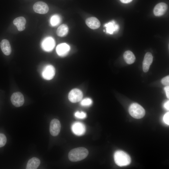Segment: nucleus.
Masks as SVG:
<instances>
[{
  "label": "nucleus",
  "instance_id": "obj_1",
  "mask_svg": "<svg viewBox=\"0 0 169 169\" xmlns=\"http://www.w3.org/2000/svg\"><path fill=\"white\" fill-rule=\"evenodd\" d=\"M89 151L87 149L83 147H78L71 150L68 154L70 161L76 162L82 160L88 156Z\"/></svg>",
  "mask_w": 169,
  "mask_h": 169
},
{
  "label": "nucleus",
  "instance_id": "obj_2",
  "mask_svg": "<svg viewBox=\"0 0 169 169\" xmlns=\"http://www.w3.org/2000/svg\"><path fill=\"white\" fill-rule=\"evenodd\" d=\"M114 161L116 165L120 166L129 165L131 162L130 156L126 152L122 151H116L114 155Z\"/></svg>",
  "mask_w": 169,
  "mask_h": 169
},
{
  "label": "nucleus",
  "instance_id": "obj_3",
  "mask_svg": "<svg viewBox=\"0 0 169 169\" xmlns=\"http://www.w3.org/2000/svg\"><path fill=\"white\" fill-rule=\"evenodd\" d=\"M129 111L130 115L133 118L137 119L143 117L145 113L143 108L136 103H132L130 105Z\"/></svg>",
  "mask_w": 169,
  "mask_h": 169
},
{
  "label": "nucleus",
  "instance_id": "obj_4",
  "mask_svg": "<svg viewBox=\"0 0 169 169\" xmlns=\"http://www.w3.org/2000/svg\"><path fill=\"white\" fill-rule=\"evenodd\" d=\"M55 45L54 39L51 37H48L42 41L41 46L42 49L46 52H50L53 50Z\"/></svg>",
  "mask_w": 169,
  "mask_h": 169
},
{
  "label": "nucleus",
  "instance_id": "obj_5",
  "mask_svg": "<svg viewBox=\"0 0 169 169\" xmlns=\"http://www.w3.org/2000/svg\"><path fill=\"white\" fill-rule=\"evenodd\" d=\"M11 100L14 106L16 107H19L24 104V98L22 93L17 92L13 94L11 97Z\"/></svg>",
  "mask_w": 169,
  "mask_h": 169
},
{
  "label": "nucleus",
  "instance_id": "obj_6",
  "mask_svg": "<svg viewBox=\"0 0 169 169\" xmlns=\"http://www.w3.org/2000/svg\"><path fill=\"white\" fill-rule=\"evenodd\" d=\"M55 74V69L51 65H47L44 68L42 73L43 77L46 80H49L52 79Z\"/></svg>",
  "mask_w": 169,
  "mask_h": 169
},
{
  "label": "nucleus",
  "instance_id": "obj_7",
  "mask_svg": "<svg viewBox=\"0 0 169 169\" xmlns=\"http://www.w3.org/2000/svg\"><path fill=\"white\" fill-rule=\"evenodd\" d=\"M83 96V93L80 90L74 89L72 90L69 93L68 98L71 102L76 103L81 100Z\"/></svg>",
  "mask_w": 169,
  "mask_h": 169
},
{
  "label": "nucleus",
  "instance_id": "obj_8",
  "mask_svg": "<svg viewBox=\"0 0 169 169\" xmlns=\"http://www.w3.org/2000/svg\"><path fill=\"white\" fill-rule=\"evenodd\" d=\"M61 125L59 121L56 119H53L50 124L49 131L50 134L53 136L58 135L60 132Z\"/></svg>",
  "mask_w": 169,
  "mask_h": 169
},
{
  "label": "nucleus",
  "instance_id": "obj_9",
  "mask_svg": "<svg viewBox=\"0 0 169 169\" xmlns=\"http://www.w3.org/2000/svg\"><path fill=\"white\" fill-rule=\"evenodd\" d=\"M33 8L34 11L40 14L46 13L49 11V8L46 3L42 1L37 2L33 5Z\"/></svg>",
  "mask_w": 169,
  "mask_h": 169
},
{
  "label": "nucleus",
  "instance_id": "obj_10",
  "mask_svg": "<svg viewBox=\"0 0 169 169\" xmlns=\"http://www.w3.org/2000/svg\"><path fill=\"white\" fill-rule=\"evenodd\" d=\"M73 133L77 136H81L84 134L85 131V127L82 123L76 122L74 123L71 126Z\"/></svg>",
  "mask_w": 169,
  "mask_h": 169
},
{
  "label": "nucleus",
  "instance_id": "obj_11",
  "mask_svg": "<svg viewBox=\"0 0 169 169\" xmlns=\"http://www.w3.org/2000/svg\"><path fill=\"white\" fill-rule=\"evenodd\" d=\"M168 8L167 5L164 3L157 4L154 7L153 13L156 16H160L164 14Z\"/></svg>",
  "mask_w": 169,
  "mask_h": 169
},
{
  "label": "nucleus",
  "instance_id": "obj_12",
  "mask_svg": "<svg viewBox=\"0 0 169 169\" xmlns=\"http://www.w3.org/2000/svg\"><path fill=\"white\" fill-rule=\"evenodd\" d=\"M70 49L69 46L65 43L58 44L56 48V52L59 56L63 57L66 55Z\"/></svg>",
  "mask_w": 169,
  "mask_h": 169
},
{
  "label": "nucleus",
  "instance_id": "obj_13",
  "mask_svg": "<svg viewBox=\"0 0 169 169\" xmlns=\"http://www.w3.org/2000/svg\"><path fill=\"white\" fill-rule=\"evenodd\" d=\"M153 57L150 52H147L145 54L142 63L143 70L144 72H147L152 62Z\"/></svg>",
  "mask_w": 169,
  "mask_h": 169
},
{
  "label": "nucleus",
  "instance_id": "obj_14",
  "mask_svg": "<svg viewBox=\"0 0 169 169\" xmlns=\"http://www.w3.org/2000/svg\"><path fill=\"white\" fill-rule=\"evenodd\" d=\"M85 23L89 28L93 29L98 28L100 25V21L97 18L95 17L87 18L85 21Z\"/></svg>",
  "mask_w": 169,
  "mask_h": 169
},
{
  "label": "nucleus",
  "instance_id": "obj_15",
  "mask_svg": "<svg viewBox=\"0 0 169 169\" xmlns=\"http://www.w3.org/2000/svg\"><path fill=\"white\" fill-rule=\"evenodd\" d=\"M13 23L17 27L19 31H21L25 29L26 20L23 17H19L15 18L13 21Z\"/></svg>",
  "mask_w": 169,
  "mask_h": 169
},
{
  "label": "nucleus",
  "instance_id": "obj_16",
  "mask_svg": "<svg viewBox=\"0 0 169 169\" xmlns=\"http://www.w3.org/2000/svg\"><path fill=\"white\" fill-rule=\"evenodd\" d=\"M1 49L6 55H9L11 53V48L9 41L6 39L2 40L0 44Z\"/></svg>",
  "mask_w": 169,
  "mask_h": 169
},
{
  "label": "nucleus",
  "instance_id": "obj_17",
  "mask_svg": "<svg viewBox=\"0 0 169 169\" xmlns=\"http://www.w3.org/2000/svg\"><path fill=\"white\" fill-rule=\"evenodd\" d=\"M106 28V32L110 34H112L114 32L117 31L119 29V25L115 22L112 20L105 25Z\"/></svg>",
  "mask_w": 169,
  "mask_h": 169
},
{
  "label": "nucleus",
  "instance_id": "obj_18",
  "mask_svg": "<svg viewBox=\"0 0 169 169\" xmlns=\"http://www.w3.org/2000/svg\"><path fill=\"white\" fill-rule=\"evenodd\" d=\"M40 161L36 157H33L28 161L26 166L27 169H36L39 166Z\"/></svg>",
  "mask_w": 169,
  "mask_h": 169
},
{
  "label": "nucleus",
  "instance_id": "obj_19",
  "mask_svg": "<svg viewBox=\"0 0 169 169\" xmlns=\"http://www.w3.org/2000/svg\"><path fill=\"white\" fill-rule=\"evenodd\" d=\"M123 57L125 62L128 64H131L134 63L136 58L133 53L131 51H125L123 54Z\"/></svg>",
  "mask_w": 169,
  "mask_h": 169
},
{
  "label": "nucleus",
  "instance_id": "obj_20",
  "mask_svg": "<svg viewBox=\"0 0 169 169\" xmlns=\"http://www.w3.org/2000/svg\"><path fill=\"white\" fill-rule=\"evenodd\" d=\"M69 28L67 25L66 24H62L58 28L56 33L58 36L63 37L67 34Z\"/></svg>",
  "mask_w": 169,
  "mask_h": 169
},
{
  "label": "nucleus",
  "instance_id": "obj_21",
  "mask_svg": "<svg viewBox=\"0 0 169 169\" xmlns=\"http://www.w3.org/2000/svg\"><path fill=\"white\" fill-rule=\"evenodd\" d=\"M61 18L60 16L57 14H55L52 16L50 19V23L53 26L58 25L60 23Z\"/></svg>",
  "mask_w": 169,
  "mask_h": 169
},
{
  "label": "nucleus",
  "instance_id": "obj_22",
  "mask_svg": "<svg viewBox=\"0 0 169 169\" xmlns=\"http://www.w3.org/2000/svg\"><path fill=\"white\" fill-rule=\"evenodd\" d=\"M92 103V100L90 98H85L82 100L80 103L81 105L83 106H88Z\"/></svg>",
  "mask_w": 169,
  "mask_h": 169
},
{
  "label": "nucleus",
  "instance_id": "obj_23",
  "mask_svg": "<svg viewBox=\"0 0 169 169\" xmlns=\"http://www.w3.org/2000/svg\"><path fill=\"white\" fill-rule=\"evenodd\" d=\"M75 116L77 118L83 119L86 117V114L83 111H77L74 114Z\"/></svg>",
  "mask_w": 169,
  "mask_h": 169
},
{
  "label": "nucleus",
  "instance_id": "obj_24",
  "mask_svg": "<svg viewBox=\"0 0 169 169\" xmlns=\"http://www.w3.org/2000/svg\"><path fill=\"white\" fill-rule=\"evenodd\" d=\"M6 142L7 139L5 135L3 134L0 133V147L4 146Z\"/></svg>",
  "mask_w": 169,
  "mask_h": 169
},
{
  "label": "nucleus",
  "instance_id": "obj_25",
  "mask_svg": "<svg viewBox=\"0 0 169 169\" xmlns=\"http://www.w3.org/2000/svg\"><path fill=\"white\" fill-rule=\"evenodd\" d=\"M161 83L164 85H168L169 84V75L163 78L161 80Z\"/></svg>",
  "mask_w": 169,
  "mask_h": 169
},
{
  "label": "nucleus",
  "instance_id": "obj_26",
  "mask_svg": "<svg viewBox=\"0 0 169 169\" xmlns=\"http://www.w3.org/2000/svg\"><path fill=\"white\" fill-rule=\"evenodd\" d=\"M169 112L166 113L163 116V120L164 122L167 125H169Z\"/></svg>",
  "mask_w": 169,
  "mask_h": 169
},
{
  "label": "nucleus",
  "instance_id": "obj_27",
  "mask_svg": "<svg viewBox=\"0 0 169 169\" xmlns=\"http://www.w3.org/2000/svg\"><path fill=\"white\" fill-rule=\"evenodd\" d=\"M164 90L166 92V96L168 98H169V86H167L164 88Z\"/></svg>",
  "mask_w": 169,
  "mask_h": 169
},
{
  "label": "nucleus",
  "instance_id": "obj_28",
  "mask_svg": "<svg viewBox=\"0 0 169 169\" xmlns=\"http://www.w3.org/2000/svg\"><path fill=\"white\" fill-rule=\"evenodd\" d=\"M164 106L165 108L168 110L169 109V101H167L166 103H165Z\"/></svg>",
  "mask_w": 169,
  "mask_h": 169
},
{
  "label": "nucleus",
  "instance_id": "obj_29",
  "mask_svg": "<svg viewBox=\"0 0 169 169\" xmlns=\"http://www.w3.org/2000/svg\"><path fill=\"white\" fill-rule=\"evenodd\" d=\"M122 3H127L131 2L132 0H120Z\"/></svg>",
  "mask_w": 169,
  "mask_h": 169
}]
</instances>
